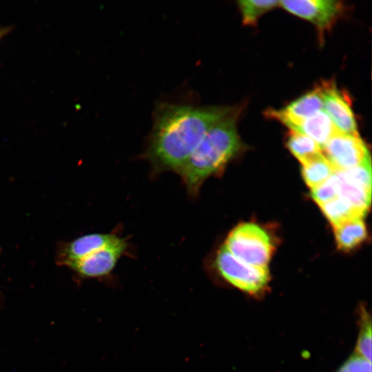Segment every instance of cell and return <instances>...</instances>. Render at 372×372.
Segmentation results:
<instances>
[{
	"mask_svg": "<svg viewBox=\"0 0 372 372\" xmlns=\"http://www.w3.org/2000/svg\"><path fill=\"white\" fill-rule=\"evenodd\" d=\"M232 109L223 106L158 104L145 153L153 172L178 173L208 130Z\"/></svg>",
	"mask_w": 372,
	"mask_h": 372,
	"instance_id": "obj_1",
	"label": "cell"
},
{
	"mask_svg": "<svg viewBox=\"0 0 372 372\" xmlns=\"http://www.w3.org/2000/svg\"><path fill=\"white\" fill-rule=\"evenodd\" d=\"M238 116V110L233 108L212 125L178 172L191 196H196L203 183L222 171L240 151Z\"/></svg>",
	"mask_w": 372,
	"mask_h": 372,
	"instance_id": "obj_2",
	"label": "cell"
},
{
	"mask_svg": "<svg viewBox=\"0 0 372 372\" xmlns=\"http://www.w3.org/2000/svg\"><path fill=\"white\" fill-rule=\"evenodd\" d=\"M224 246L237 259L248 265L267 267L273 246L268 233L259 225L245 223L228 234Z\"/></svg>",
	"mask_w": 372,
	"mask_h": 372,
	"instance_id": "obj_3",
	"label": "cell"
},
{
	"mask_svg": "<svg viewBox=\"0 0 372 372\" xmlns=\"http://www.w3.org/2000/svg\"><path fill=\"white\" fill-rule=\"evenodd\" d=\"M218 273L234 287L247 292L256 293L267 284V267H255L235 258L224 246L220 247L214 258Z\"/></svg>",
	"mask_w": 372,
	"mask_h": 372,
	"instance_id": "obj_4",
	"label": "cell"
},
{
	"mask_svg": "<svg viewBox=\"0 0 372 372\" xmlns=\"http://www.w3.org/2000/svg\"><path fill=\"white\" fill-rule=\"evenodd\" d=\"M285 10L312 23L320 34L332 28L344 12V6L337 0L280 1Z\"/></svg>",
	"mask_w": 372,
	"mask_h": 372,
	"instance_id": "obj_5",
	"label": "cell"
},
{
	"mask_svg": "<svg viewBox=\"0 0 372 372\" xmlns=\"http://www.w3.org/2000/svg\"><path fill=\"white\" fill-rule=\"evenodd\" d=\"M322 153L335 172L344 171L360 164L370 154L360 136L338 132L322 147Z\"/></svg>",
	"mask_w": 372,
	"mask_h": 372,
	"instance_id": "obj_6",
	"label": "cell"
},
{
	"mask_svg": "<svg viewBox=\"0 0 372 372\" xmlns=\"http://www.w3.org/2000/svg\"><path fill=\"white\" fill-rule=\"evenodd\" d=\"M323 94V110L341 133L359 136L358 125L349 99L333 81L320 83Z\"/></svg>",
	"mask_w": 372,
	"mask_h": 372,
	"instance_id": "obj_7",
	"label": "cell"
},
{
	"mask_svg": "<svg viewBox=\"0 0 372 372\" xmlns=\"http://www.w3.org/2000/svg\"><path fill=\"white\" fill-rule=\"evenodd\" d=\"M127 249L125 239L118 237L113 243L67 266L84 278H99L110 274Z\"/></svg>",
	"mask_w": 372,
	"mask_h": 372,
	"instance_id": "obj_8",
	"label": "cell"
},
{
	"mask_svg": "<svg viewBox=\"0 0 372 372\" xmlns=\"http://www.w3.org/2000/svg\"><path fill=\"white\" fill-rule=\"evenodd\" d=\"M323 110V94L321 85L280 110H268L266 116L280 122L300 120L313 116Z\"/></svg>",
	"mask_w": 372,
	"mask_h": 372,
	"instance_id": "obj_9",
	"label": "cell"
},
{
	"mask_svg": "<svg viewBox=\"0 0 372 372\" xmlns=\"http://www.w3.org/2000/svg\"><path fill=\"white\" fill-rule=\"evenodd\" d=\"M281 123L290 130L312 138L321 148L333 136L340 132L323 110L304 119Z\"/></svg>",
	"mask_w": 372,
	"mask_h": 372,
	"instance_id": "obj_10",
	"label": "cell"
},
{
	"mask_svg": "<svg viewBox=\"0 0 372 372\" xmlns=\"http://www.w3.org/2000/svg\"><path fill=\"white\" fill-rule=\"evenodd\" d=\"M118 237L114 234L101 233L80 236L64 247L61 260L65 265L78 261L113 243Z\"/></svg>",
	"mask_w": 372,
	"mask_h": 372,
	"instance_id": "obj_11",
	"label": "cell"
},
{
	"mask_svg": "<svg viewBox=\"0 0 372 372\" xmlns=\"http://www.w3.org/2000/svg\"><path fill=\"white\" fill-rule=\"evenodd\" d=\"M333 228L337 245L344 251L355 248L366 238V229L362 218L349 220Z\"/></svg>",
	"mask_w": 372,
	"mask_h": 372,
	"instance_id": "obj_12",
	"label": "cell"
},
{
	"mask_svg": "<svg viewBox=\"0 0 372 372\" xmlns=\"http://www.w3.org/2000/svg\"><path fill=\"white\" fill-rule=\"evenodd\" d=\"M286 145L302 165L322 154L321 147L314 140L294 131L289 132Z\"/></svg>",
	"mask_w": 372,
	"mask_h": 372,
	"instance_id": "obj_13",
	"label": "cell"
},
{
	"mask_svg": "<svg viewBox=\"0 0 372 372\" xmlns=\"http://www.w3.org/2000/svg\"><path fill=\"white\" fill-rule=\"evenodd\" d=\"M302 174L306 184L311 189L321 185L335 172L322 153L302 165Z\"/></svg>",
	"mask_w": 372,
	"mask_h": 372,
	"instance_id": "obj_14",
	"label": "cell"
},
{
	"mask_svg": "<svg viewBox=\"0 0 372 372\" xmlns=\"http://www.w3.org/2000/svg\"><path fill=\"white\" fill-rule=\"evenodd\" d=\"M335 174L339 184V196L365 215L371 204V191L345 180L336 172Z\"/></svg>",
	"mask_w": 372,
	"mask_h": 372,
	"instance_id": "obj_15",
	"label": "cell"
},
{
	"mask_svg": "<svg viewBox=\"0 0 372 372\" xmlns=\"http://www.w3.org/2000/svg\"><path fill=\"white\" fill-rule=\"evenodd\" d=\"M320 207L333 227L353 218H362L364 216L340 196Z\"/></svg>",
	"mask_w": 372,
	"mask_h": 372,
	"instance_id": "obj_16",
	"label": "cell"
},
{
	"mask_svg": "<svg viewBox=\"0 0 372 372\" xmlns=\"http://www.w3.org/2000/svg\"><path fill=\"white\" fill-rule=\"evenodd\" d=\"M242 23L246 25H255L259 18L280 6L276 0H242L238 1Z\"/></svg>",
	"mask_w": 372,
	"mask_h": 372,
	"instance_id": "obj_17",
	"label": "cell"
},
{
	"mask_svg": "<svg viewBox=\"0 0 372 372\" xmlns=\"http://www.w3.org/2000/svg\"><path fill=\"white\" fill-rule=\"evenodd\" d=\"M311 197L320 206L339 197V184L335 172L328 180L311 190Z\"/></svg>",
	"mask_w": 372,
	"mask_h": 372,
	"instance_id": "obj_18",
	"label": "cell"
},
{
	"mask_svg": "<svg viewBox=\"0 0 372 372\" xmlns=\"http://www.w3.org/2000/svg\"><path fill=\"white\" fill-rule=\"evenodd\" d=\"M356 353L371 362V322L366 318L362 324L356 345Z\"/></svg>",
	"mask_w": 372,
	"mask_h": 372,
	"instance_id": "obj_19",
	"label": "cell"
},
{
	"mask_svg": "<svg viewBox=\"0 0 372 372\" xmlns=\"http://www.w3.org/2000/svg\"><path fill=\"white\" fill-rule=\"evenodd\" d=\"M338 372H371V362L355 353L345 362Z\"/></svg>",
	"mask_w": 372,
	"mask_h": 372,
	"instance_id": "obj_20",
	"label": "cell"
},
{
	"mask_svg": "<svg viewBox=\"0 0 372 372\" xmlns=\"http://www.w3.org/2000/svg\"><path fill=\"white\" fill-rule=\"evenodd\" d=\"M3 33H4V32H3V30H0V39H1V38L2 37Z\"/></svg>",
	"mask_w": 372,
	"mask_h": 372,
	"instance_id": "obj_21",
	"label": "cell"
}]
</instances>
